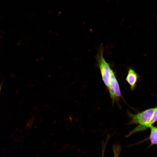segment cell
Masks as SVG:
<instances>
[{
  "instance_id": "obj_1",
  "label": "cell",
  "mask_w": 157,
  "mask_h": 157,
  "mask_svg": "<svg viewBox=\"0 0 157 157\" xmlns=\"http://www.w3.org/2000/svg\"><path fill=\"white\" fill-rule=\"evenodd\" d=\"M156 107L149 109L135 114L128 113V115L131 118L129 124H139L133 132L144 130L152 125L151 124V121Z\"/></svg>"
},
{
  "instance_id": "obj_2",
  "label": "cell",
  "mask_w": 157,
  "mask_h": 157,
  "mask_svg": "<svg viewBox=\"0 0 157 157\" xmlns=\"http://www.w3.org/2000/svg\"><path fill=\"white\" fill-rule=\"evenodd\" d=\"M98 67L100 69L102 80L108 89L110 83L111 68L103 56V48H101L97 56Z\"/></svg>"
},
{
  "instance_id": "obj_3",
  "label": "cell",
  "mask_w": 157,
  "mask_h": 157,
  "mask_svg": "<svg viewBox=\"0 0 157 157\" xmlns=\"http://www.w3.org/2000/svg\"><path fill=\"white\" fill-rule=\"evenodd\" d=\"M108 90L110 92H115L116 99L117 98L118 99L121 96L119 84L114 73L113 72L110 73V83Z\"/></svg>"
},
{
  "instance_id": "obj_4",
  "label": "cell",
  "mask_w": 157,
  "mask_h": 157,
  "mask_svg": "<svg viewBox=\"0 0 157 157\" xmlns=\"http://www.w3.org/2000/svg\"><path fill=\"white\" fill-rule=\"evenodd\" d=\"M138 78V74L131 68H130L126 77V81L129 84L131 89L133 90L136 85V83Z\"/></svg>"
},
{
  "instance_id": "obj_5",
  "label": "cell",
  "mask_w": 157,
  "mask_h": 157,
  "mask_svg": "<svg viewBox=\"0 0 157 157\" xmlns=\"http://www.w3.org/2000/svg\"><path fill=\"white\" fill-rule=\"evenodd\" d=\"M151 130L149 137L151 145L157 144V127L152 125L150 127Z\"/></svg>"
},
{
  "instance_id": "obj_6",
  "label": "cell",
  "mask_w": 157,
  "mask_h": 157,
  "mask_svg": "<svg viewBox=\"0 0 157 157\" xmlns=\"http://www.w3.org/2000/svg\"><path fill=\"white\" fill-rule=\"evenodd\" d=\"M155 122H157V107L154 113L151 121V124L152 125V124Z\"/></svg>"
},
{
  "instance_id": "obj_7",
  "label": "cell",
  "mask_w": 157,
  "mask_h": 157,
  "mask_svg": "<svg viewBox=\"0 0 157 157\" xmlns=\"http://www.w3.org/2000/svg\"><path fill=\"white\" fill-rule=\"evenodd\" d=\"M1 85L0 86V92L1 90Z\"/></svg>"
},
{
  "instance_id": "obj_8",
  "label": "cell",
  "mask_w": 157,
  "mask_h": 157,
  "mask_svg": "<svg viewBox=\"0 0 157 157\" xmlns=\"http://www.w3.org/2000/svg\"><path fill=\"white\" fill-rule=\"evenodd\" d=\"M115 157H117V155H116V156Z\"/></svg>"
}]
</instances>
